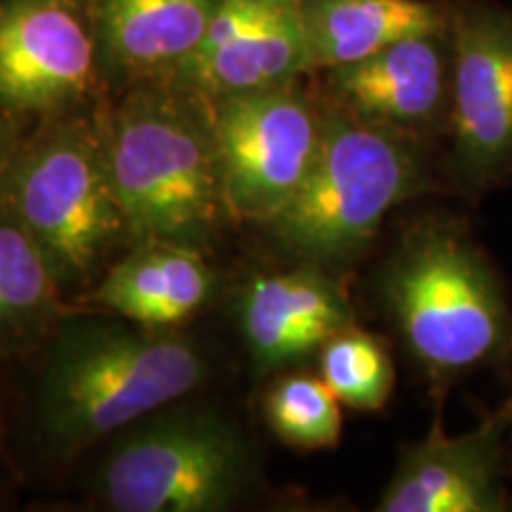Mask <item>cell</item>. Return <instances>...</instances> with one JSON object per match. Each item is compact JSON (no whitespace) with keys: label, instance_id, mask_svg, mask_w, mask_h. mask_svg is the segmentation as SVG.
<instances>
[{"label":"cell","instance_id":"6da1fadb","mask_svg":"<svg viewBox=\"0 0 512 512\" xmlns=\"http://www.w3.org/2000/svg\"><path fill=\"white\" fill-rule=\"evenodd\" d=\"M98 126L128 240L207 245L230 216L207 105L171 81L138 83Z\"/></svg>","mask_w":512,"mask_h":512},{"label":"cell","instance_id":"7a4b0ae2","mask_svg":"<svg viewBox=\"0 0 512 512\" xmlns=\"http://www.w3.org/2000/svg\"><path fill=\"white\" fill-rule=\"evenodd\" d=\"M204 377L200 349L171 330L62 320L38 377V427L50 451L72 458L195 392Z\"/></svg>","mask_w":512,"mask_h":512},{"label":"cell","instance_id":"3957f363","mask_svg":"<svg viewBox=\"0 0 512 512\" xmlns=\"http://www.w3.org/2000/svg\"><path fill=\"white\" fill-rule=\"evenodd\" d=\"M0 209L41 249L64 294L91 283L128 240L98 119L64 114L19 140L0 176Z\"/></svg>","mask_w":512,"mask_h":512},{"label":"cell","instance_id":"277c9868","mask_svg":"<svg viewBox=\"0 0 512 512\" xmlns=\"http://www.w3.org/2000/svg\"><path fill=\"white\" fill-rule=\"evenodd\" d=\"M323 140L309 176L266 223L304 264L328 268L361 254L384 216L420 183L406 133L323 107Z\"/></svg>","mask_w":512,"mask_h":512},{"label":"cell","instance_id":"5b68a950","mask_svg":"<svg viewBox=\"0 0 512 512\" xmlns=\"http://www.w3.org/2000/svg\"><path fill=\"white\" fill-rule=\"evenodd\" d=\"M403 342L432 375H456L501 347L508 316L494 273L453 228L408 235L382 278Z\"/></svg>","mask_w":512,"mask_h":512},{"label":"cell","instance_id":"8992f818","mask_svg":"<svg viewBox=\"0 0 512 512\" xmlns=\"http://www.w3.org/2000/svg\"><path fill=\"white\" fill-rule=\"evenodd\" d=\"M252 486V460L233 420L178 408L147 420L102 460L95 489L114 512H223Z\"/></svg>","mask_w":512,"mask_h":512},{"label":"cell","instance_id":"52a82bcc","mask_svg":"<svg viewBox=\"0 0 512 512\" xmlns=\"http://www.w3.org/2000/svg\"><path fill=\"white\" fill-rule=\"evenodd\" d=\"M204 105L230 216L266 226L297 195L316 162L323 107L297 88V81L223 95Z\"/></svg>","mask_w":512,"mask_h":512},{"label":"cell","instance_id":"ba28073f","mask_svg":"<svg viewBox=\"0 0 512 512\" xmlns=\"http://www.w3.org/2000/svg\"><path fill=\"white\" fill-rule=\"evenodd\" d=\"M100 74L83 0H0V105L19 126L74 114Z\"/></svg>","mask_w":512,"mask_h":512},{"label":"cell","instance_id":"9c48e42d","mask_svg":"<svg viewBox=\"0 0 512 512\" xmlns=\"http://www.w3.org/2000/svg\"><path fill=\"white\" fill-rule=\"evenodd\" d=\"M456 155L472 178L512 162V10L467 0L448 8Z\"/></svg>","mask_w":512,"mask_h":512},{"label":"cell","instance_id":"30bf717a","mask_svg":"<svg viewBox=\"0 0 512 512\" xmlns=\"http://www.w3.org/2000/svg\"><path fill=\"white\" fill-rule=\"evenodd\" d=\"M311 72L304 0H216L202 43L171 83L204 102Z\"/></svg>","mask_w":512,"mask_h":512},{"label":"cell","instance_id":"8fae6325","mask_svg":"<svg viewBox=\"0 0 512 512\" xmlns=\"http://www.w3.org/2000/svg\"><path fill=\"white\" fill-rule=\"evenodd\" d=\"M323 74L332 107L406 136L437 126L451 112L448 31L403 38Z\"/></svg>","mask_w":512,"mask_h":512},{"label":"cell","instance_id":"7c38bea8","mask_svg":"<svg viewBox=\"0 0 512 512\" xmlns=\"http://www.w3.org/2000/svg\"><path fill=\"white\" fill-rule=\"evenodd\" d=\"M505 413L475 432L448 437L441 420L427 437L403 451L392 482L380 496V512H498L503 491L498 479Z\"/></svg>","mask_w":512,"mask_h":512},{"label":"cell","instance_id":"4fadbf2b","mask_svg":"<svg viewBox=\"0 0 512 512\" xmlns=\"http://www.w3.org/2000/svg\"><path fill=\"white\" fill-rule=\"evenodd\" d=\"M240 332L256 368L302 361L339 330L354 325L347 292L323 268L256 275L238 299Z\"/></svg>","mask_w":512,"mask_h":512},{"label":"cell","instance_id":"5bb4252c","mask_svg":"<svg viewBox=\"0 0 512 512\" xmlns=\"http://www.w3.org/2000/svg\"><path fill=\"white\" fill-rule=\"evenodd\" d=\"M100 67L126 83L169 81L202 43L216 0H83Z\"/></svg>","mask_w":512,"mask_h":512},{"label":"cell","instance_id":"9a60e30c","mask_svg":"<svg viewBox=\"0 0 512 512\" xmlns=\"http://www.w3.org/2000/svg\"><path fill=\"white\" fill-rule=\"evenodd\" d=\"M214 292V271L202 249L181 242H136L105 275L86 302L152 330H171L195 316Z\"/></svg>","mask_w":512,"mask_h":512},{"label":"cell","instance_id":"2e32d148","mask_svg":"<svg viewBox=\"0 0 512 512\" xmlns=\"http://www.w3.org/2000/svg\"><path fill=\"white\" fill-rule=\"evenodd\" d=\"M311 72L349 64L403 38L446 34L448 8L430 0H304Z\"/></svg>","mask_w":512,"mask_h":512},{"label":"cell","instance_id":"e0dca14e","mask_svg":"<svg viewBox=\"0 0 512 512\" xmlns=\"http://www.w3.org/2000/svg\"><path fill=\"white\" fill-rule=\"evenodd\" d=\"M53 268L27 233L0 209V356L36 349L67 316Z\"/></svg>","mask_w":512,"mask_h":512},{"label":"cell","instance_id":"ac0fdd59","mask_svg":"<svg viewBox=\"0 0 512 512\" xmlns=\"http://www.w3.org/2000/svg\"><path fill=\"white\" fill-rule=\"evenodd\" d=\"M264 415L271 432L287 446L320 451L342 439V401L323 377L294 373L268 389Z\"/></svg>","mask_w":512,"mask_h":512},{"label":"cell","instance_id":"d6986e66","mask_svg":"<svg viewBox=\"0 0 512 512\" xmlns=\"http://www.w3.org/2000/svg\"><path fill=\"white\" fill-rule=\"evenodd\" d=\"M320 377L344 406L382 411L394 392V363L380 339L349 325L320 347Z\"/></svg>","mask_w":512,"mask_h":512},{"label":"cell","instance_id":"ffe728a7","mask_svg":"<svg viewBox=\"0 0 512 512\" xmlns=\"http://www.w3.org/2000/svg\"><path fill=\"white\" fill-rule=\"evenodd\" d=\"M22 138V126H19L15 117L0 105V176H3L5 166L10 164V159L15 155L19 140Z\"/></svg>","mask_w":512,"mask_h":512},{"label":"cell","instance_id":"44dd1931","mask_svg":"<svg viewBox=\"0 0 512 512\" xmlns=\"http://www.w3.org/2000/svg\"><path fill=\"white\" fill-rule=\"evenodd\" d=\"M0 453H3V437H0Z\"/></svg>","mask_w":512,"mask_h":512}]
</instances>
